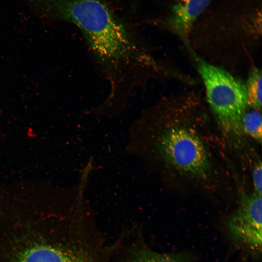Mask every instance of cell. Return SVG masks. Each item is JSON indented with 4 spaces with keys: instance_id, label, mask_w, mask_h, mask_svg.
<instances>
[{
    "instance_id": "cell-1",
    "label": "cell",
    "mask_w": 262,
    "mask_h": 262,
    "mask_svg": "<svg viewBox=\"0 0 262 262\" xmlns=\"http://www.w3.org/2000/svg\"><path fill=\"white\" fill-rule=\"evenodd\" d=\"M40 12L70 22L82 33L96 66L108 82L124 79L146 63L148 49L101 0H28Z\"/></svg>"
},
{
    "instance_id": "cell-2",
    "label": "cell",
    "mask_w": 262,
    "mask_h": 262,
    "mask_svg": "<svg viewBox=\"0 0 262 262\" xmlns=\"http://www.w3.org/2000/svg\"><path fill=\"white\" fill-rule=\"evenodd\" d=\"M69 234L46 220H0V262H94Z\"/></svg>"
},
{
    "instance_id": "cell-3",
    "label": "cell",
    "mask_w": 262,
    "mask_h": 262,
    "mask_svg": "<svg viewBox=\"0 0 262 262\" xmlns=\"http://www.w3.org/2000/svg\"><path fill=\"white\" fill-rule=\"evenodd\" d=\"M196 60L209 103L220 126L229 135L241 136L248 105L246 85L226 70L199 58Z\"/></svg>"
},
{
    "instance_id": "cell-4",
    "label": "cell",
    "mask_w": 262,
    "mask_h": 262,
    "mask_svg": "<svg viewBox=\"0 0 262 262\" xmlns=\"http://www.w3.org/2000/svg\"><path fill=\"white\" fill-rule=\"evenodd\" d=\"M159 147L166 163L177 172L200 179L211 173L208 150L193 130L180 126L168 129L161 136Z\"/></svg>"
},
{
    "instance_id": "cell-5",
    "label": "cell",
    "mask_w": 262,
    "mask_h": 262,
    "mask_svg": "<svg viewBox=\"0 0 262 262\" xmlns=\"http://www.w3.org/2000/svg\"><path fill=\"white\" fill-rule=\"evenodd\" d=\"M262 195L255 192L245 196L227 225L235 243L258 254L262 246Z\"/></svg>"
},
{
    "instance_id": "cell-6",
    "label": "cell",
    "mask_w": 262,
    "mask_h": 262,
    "mask_svg": "<svg viewBox=\"0 0 262 262\" xmlns=\"http://www.w3.org/2000/svg\"><path fill=\"white\" fill-rule=\"evenodd\" d=\"M213 0H177L168 21L169 26L180 37H185L196 18Z\"/></svg>"
},
{
    "instance_id": "cell-7",
    "label": "cell",
    "mask_w": 262,
    "mask_h": 262,
    "mask_svg": "<svg viewBox=\"0 0 262 262\" xmlns=\"http://www.w3.org/2000/svg\"><path fill=\"white\" fill-rule=\"evenodd\" d=\"M129 262H193L184 253H159L146 246H137L132 250Z\"/></svg>"
},
{
    "instance_id": "cell-8",
    "label": "cell",
    "mask_w": 262,
    "mask_h": 262,
    "mask_svg": "<svg viewBox=\"0 0 262 262\" xmlns=\"http://www.w3.org/2000/svg\"><path fill=\"white\" fill-rule=\"evenodd\" d=\"M262 71L253 68L249 73L246 85L248 105L260 111L262 107Z\"/></svg>"
},
{
    "instance_id": "cell-9",
    "label": "cell",
    "mask_w": 262,
    "mask_h": 262,
    "mask_svg": "<svg viewBox=\"0 0 262 262\" xmlns=\"http://www.w3.org/2000/svg\"><path fill=\"white\" fill-rule=\"evenodd\" d=\"M262 117L260 111L253 109L246 111L242 121L244 133L260 143L262 133Z\"/></svg>"
},
{
    "instance_id": "cell-10",
    "label": "cell",
    "mask_w": 262,
    "mask_h": 262,
    "mask_svg": "<svg viewBox=\"0 0 262 262\" xmlns=\"http://www.w3.org/2000/svg\"><path fill=\"white\" fill-rule=\"evenodd\" d=\"M252 181L255 193L262 195V168L261 161L257 162L252 171Z\"/></svg>"
}]
</instances>
